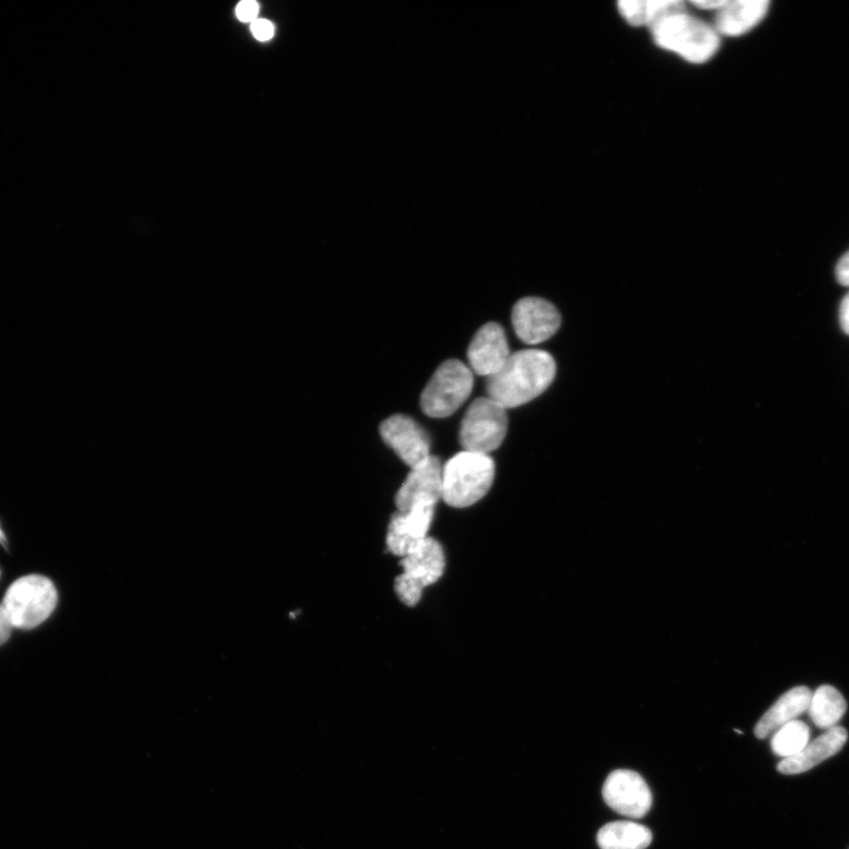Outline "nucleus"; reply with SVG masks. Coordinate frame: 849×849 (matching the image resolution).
I'll use <instances>...</instances> for the list:
<instances>
[{
    "mask_svg": "<svg viewBox=\"0 0 849 849\" xmlns=\"http://www.w3.org/2000/svg\"><path fill=\"white\" fill-rule=\"evenodd\" d=\"M556 371L555 359L546 351L512 353L503 368L488 378V397L507 410L523 407L550 388Z\"/></svg>",
    "mask_w": 849,
    "mask_h": 849,
    "instance_id": "nucleus-1",
    "label": "nucleus"
},
{
    "mask_svg": "<svg viewBox=\"0 0 849 849\" xmlns=\"http://www.w3.org/2000/svg\"><path fill=\"white\" fill-rule=\"evenodd\" d=\"M650 32L656 46L677 53L691 64L708 63L721 47V37L717 30L688 10L665 18Z\"/></svg>",
    "mask_w": 849,
    "mask_h": 849,
    "instance_id": "nucleus-2",
    "label": "nucleus"
},
{
    "mask_svg": "<svg viewBox=\"0 0 849 849\" xmlns=\"http://www.w3.org/2000/svg\"><path fill=\"white\" fill-rule=\"evenodd\" d=\"M495 473L489 455L461 451L442 466L441 500L456 509L470 508L488 495Z\"/></svg>",
    "mask_w": 849,
    "mask_h": 849,
    "instance_id": "nucleus-3",
    "label": "nucleus"
},
{
    "mask_svg": "<svg viewBox=\"0 0 849 849\" xmlns=\"http://www.w3.org/2000/svg\"><path fill=\"white\" fill-rule=\"evenodd\" d=\"M57 601V591L49 578L30 575L10 586L2 605L12 627L28 630L47 621Z\"/></svg>",
    "mask_w": 849,
    "mask_h": 849,
    "instance_id": "nucleus-4",
    "label": "nucleus"
},
{
    "mask_svg": "<svg viewBox=\"0 0 849 849\" xmlns=\"http://www.w3.org/2000/svg\"><path fill=\"white\" fill-rule=\"evenodd\" d=\"M473 382V373L465 362L450 359L441 363L422 391V412L439 419L452 416L471 396Z\"/></svg>",
    "mask_w": 849,
    "mask_h": 849,
    "instance_id": "nucleus-5",
    "label": "nucleus"
},
{
    "mask_svg": "<svg viewBox=\"0 0 849 849\" xmlns=\"http://www.w3.org/2000/svg\"><path fill=\"white\" fill-rule=\"evenodd\" d=\"M403 572L397 577L396 592L408 607H416L425 588L437 583L446 571V553L435 538L428 537L401 558Z\"/></svg>",
    "mask_w": 849,
    "mask_h": 849,
    "instance_id": "nucleus-6",
    "label": "nucleus"
},
{
    "mask_svg": "<svg viewBox=\"0 0 849 849\" xmlns=\"http://www.w3.org/2000/svg\"><path fill=\"white\" fill-rule=\"evenodd\" d=\"M508 427L507 409L489 397L476 399L460 425L462 451L480 455L496 451L503 443Z\"/></svg>",
    "mask_w": 849,
    "mask_h": 849,
    "instance_id": "nucleus-7",
    "label": "nucleus"
},
{
    "mask_svg": "<svg viewBox=\"0 0 849 849\" xmlns=\"http://www.w3.org/2000/svg\"><path fill=\"white\" fill-rule=\"evenodd\" d=\"M603 799L615 812L631 819L646 817L652 805L651 790L632 770H615L603 786Z\"/></svg>",
    "mask_w": 849,
    "mask_h": 849,
    "instance_id": "nucleus-8",
    "label": "nucleus"
},
{
    "mask_svg": "<svg viewBox=\"0 0 849 849\" xmlns=\"http://www.w3.org/2000/svg\"><path fill=\"white\" fill-rule=\"evenodd\" d=\"M381 438L411 469L431 455V440L427 431L409 416L396 414L380 425Z\"/></svg>",
    "mask_w": 849,
    "mask_h": 849,
    "instance_id": "nucleus-9",
    "label": "nucleus"
},
{
    "mask_svg": "<svg viewBox=\"0 0 849 849\" xmlns=\"http://www.w3.org/2000/svg\"><path fill=\"white\" fill-rule=\"evenodd\" d=\"M562 318L557 308L540 298L519 300L512 310V326L517 337L528 344L542 343L552 338Z\"/></svg>",
    "mask_w": 849,
    "mask_h": 849,
    "instance_id": "nucleus-10",
    "label": "nucleus"
},
{
    "mask_svg": "<svg viewBox=\"0 0 849 849\" xmlns=\"http://www.w3.org/2000/svg\"><path fill=\"white\" fill-rule=\"evenodd\" d=\"M442 496V462L431 456L420 466L411 469L396 496L400 512L418 506L436 507Z\"/></svg>",
    "mask_w": 849,
    "mask_h": 849,
    "instance_id": "nucleus-11",
    "label": "nucleus"
},
{
    "mask_svg": "<svg viewBox=\"0 0 849 849\" xmlns=\"http://www.w3.org/2000/svg\"><path fill=\"white\" fill-rule=\"evenodd\" d=\"M510 356L505 328L497 322L482 326L472 339L468 351L471 371L487 378L503 368Z\"/></svg>",
    "mask_w": 849,
    "mask_h": 849,
    "instance_id": "nucleus-12",
    "label": "nucleus"
},
{
    "mask_svg": "<svg viewBox=\"0 0 849 849\" xmlns=\"http://www.w3.org/2000/svg\"><path fill=\"white\" fill-rule=\"evenodd\" d=\"M436 507L418 506L408 511L396 513L390 522L388 539L389 551L397 557H404L419 546L431 528Z\"/></svg>",
    "mask_w": 849,
    "mask_h": 849,
    "instance_id": "nucleus-13",
    "label": "nucleus"
},
{
    "mask_svg": "<svg viewBox=\"0 0 849 849\" xmlns=\"http://www.w3.org/2000/svg\"><path fill=\"white\" fill-rule=\"evenodd\" d=\"M769 0H727L716 12L712 27L720 37H741L756 29L769 11Z\"/></svg>",
    "mask_w": 849,
    "mask_h": 849,
    "instance_id": "nucleus-14",
    "label": "nucleus"
},
{
    "mask_svg": "<svg viewBox=\"0 0 849 849\" xmlns=\"http://www.w3.org/2000/svg\"><path fill=\"white\" fill-rule=\"evenodd\" d=\"M847 739L848 732L845 728L837 726L827 729L822 736L813 742H809L799 755L783 759L779 763L778 770L787 776L805 773V771L838 755Z\"/></svg>",
    "mask_w": 849,
    "mask_h": 849,
    "instance_id": "nucleus-15",
    "label": "nucleus"
},
{
    "mask_svg": "<svg viewBox=\"0 0 849 849\" xmlns=\"http://www.w3.org/2000/svg\"><path fill=\"white\" fill-rule=\"evenodd\" d=\"M812 691L807 687L788 690L770 707L756 727V736L763 740L781 727L796 721L808 710Z\"/></svg>",
    "mask_w": 849,
    "mask_h": 849,
    "instance_id": "nucleus-16",
    "label": "nucleus"
},
{
    "mask_svg": "<svg viewBox=\"0 0 849 849\" xmlns=\"http://www.w3.org/2000/svg\"><path fill=\"white\" fill-rule=\"evenodd\" d=\"M617 8L629 26L648 29L671 14L687 10L681 0H621Z\"/></svg>",
    "mask_w": 849,
    "mask_h": 849,
    "instance_id": "nucleus-17",
    "label": "nucleus"
},
{
    "mask_svg": "<svg viewBox=\"0 0 849 849\" xmlns=\"http://www.w3.org/2000/svg\"><path fill=\"white\" fill-rule=\"evenodd\" d=\"M652 841L650 829L633 821H615L597 835L601 849H646Z\"/></svg>",
    "mask_w": 849,
    "mask_h": 849,
    "instance_id": "nucleus-18",
    "label": "nucleus"
},
{
    "mask_svg": "<svg viewBox=\"0 0 849 849\" xmlns=\"http://www.w3.org/2000/svg\"><path fill=\"white\" fill-rule=\"evenodd\" d=\"M846 710L842 693L835 687L822 686L812 693L807 711L818 728L827 730L837 727Z\"/></svg>",
    "mask_w": 849,
    "mask_h": 849,
    "instance_id": "nucleus-19",
    "label": "nucleus"
},
{
    "mask_svg": "<svg viewBox=\"0 0 849 849\" xmlns=\"http://www.w3.org/2000/svg\"><path fill=\"white\" fill-rule=\"evenodd\" d=\"M810 729L801 721L790 722L778 729L771 738V749L775 755L788 759L792 758L809 743Z\"/></svg>",
    "mask_w": 849,
    "mask_h": 849,
    "instance_id": "nucleus-20",
    "label": "nucleus"
},
{
    "mask_svg": "<svg viewBox=\"0 0 849 849\" xmlns=\"http://www.w3.org/2000/svg\"><path fill=\"white\" fill-rule=\"evenodd\" d=\"M252 31L259 41H269L274 34V27L272 23L266 21V19H257L252 24Z\"/></svg>",
    "mask_w": 849,
    "mask_h": 849,
    "instance_id": "nucleus-21",
    "label": "nucleus"
},
{
    "mask_svg": "<svg viewBox=\"0 0 849 849\" xmlns=\"http://www.w3.org/2000/svg\"><path fill=\"white\" fill-rule=\"evenodd\" d=\"M259 6L256 2H242L237 8V14L242 22H256Z\"/></svg>",
    "mask_w": 849,
    "mask_h": 849,
    "instance_id": "nucleus-22",
    "label": "nucleus"
},
{
    "mask_svg": "<svg viewBox=\"0 0 849 849\" xmlns=\"http://www.w3.org/2000/svg\"><path fill=\"white\" fill-rule=\"evenodd\" d=\"M12 628L7 610L0 603V646H3L10 639Z\"/></svg>",
    "mask_w": 849,
    "mask_h": 849,
    "instance_id": "nucleus-23",
    "label": "nucleus"
},
{
    "mask_svg": "<svg viewBox=\"0 0 849 849\" xmlns=\"http://www.w3.org/2000/svg\"><path fill=\"white\" fill-rule=\"evenodd\" d=\"M836 274L840 284L849 287V250L840 259L837 266Z\"/></svg>",
    "mask_w": 849,
    "mask_h": 849,
    "instance_id": "nucleus-24",
    "label": "nucleus"
},
{
    "mask_svg": "<svg viewBox=\"0 0 849 849\" xmlns=\"http://www.w3.org/2000/svg\"><path fill=\"white\" fill-rule=\"evenodd\" d=\"M726 2L727 0H695L690 4L700 10L718 12Z\"/></svg>",
    "mask_w": 849,
    "mask_h": 849,
    "instance_id": "nucleus-25",
    "label": "nucleus"
},
{
    "mask_svg": "<svg viewBox=\"0 0 849 849\" xmlns=\"http://www.w3.org/2000/svg\"><path fill=\"white\" fill-rule=\"evenodd\" d=\"M840 323L843 332L849 336V293L845 297L840 307Z\"/></svg>",
    "mask_w": 849,
    "mask_h": 849,
    "instance_id": "nucleus-26",
    "label": "nucleus"
},
{
    "mask_svg": "<svg viewBox=\"0 0 849 849\" xmlns=\"http://www.w3.org/2000/svg\"><path fill=\"white\" fill-rule=\"evenodd\" d=\"M4 540H6V537H4L3 532H2V530H0V542H4Z\"/></svg>",
    "mask_w": 849,
    "mask_h": 849,
    "instance_id": "nucleus-27",
    "label": "nucleus"
}]
</instances>
